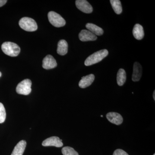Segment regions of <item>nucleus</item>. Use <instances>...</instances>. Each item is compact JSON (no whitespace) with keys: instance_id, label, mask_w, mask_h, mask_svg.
Returning a JSON list of instances; mask_svg holds the SVG:
<instances>
[{"instance_id":"6","label":"nucleus","mask_w":155,"mask_h":155,"mask_svg":"<svg viewBox=\"0 0 155 155\" xmlns=\"http://www.w3.org/2000/svg\"><path fill=\"white\" fill-rule=\"evenodd\" d=\"M75 5L78 9L86 14H91L93 12V8L91 5L86 0H77Z\"/></svg>"},{"instance_id":"18","label":"nucleus","mask_w":155,"mask_h":155,"mask_svg":"<svg viewBox=\"0 0 155 155\" xmlns=\"http://www.w3.org/2000/svg\"><path fill=\"white\" fill-rule=\"evenodd\" d=\"M112 8L117 14L122 13V8L121 2L119 0H111L110 1Z\"/></svg>"},{"instance_id":"24","label":"nucleus","mask_w":155,"mask_h":155,"mask_svg":"<svg viewBox=\"0 0 155 155\" xmlns=\"http://www.w3.org/2000/svg\"><path fill=\"white\" fill-rule=\"evenodd\" d=\"M2 76V73H1V72H0V77Z\"/></svg>"},{"instance_id":"15","label":"nucleus","mask_w":155,"mask_h":155,"mask_svg":"<svg viewBox=\"0 0 155 155\" xmlns=\"http://www.w3.org/2000/svg\"><path fill=\"white\" fill-rule=\"evenodd\" d=\"M68 43L65 40H61L58 42L57 53L59 55L64 56L68 52Z\"/></svg>"},{"instance_id":"23","label":"nucleus","mask_w":155,"mask_h":155,"mask_svg":"<svg viewBox=\"0 0 155 155\" xmlns=\"http://www.w3.org/2000/svg\"><path fill=\"white\" fill-rule=\"evenodd\" d=\"M153 97L154 100H155V91H154L153 94Z\"/></svg>"},{"instance_id":"2","label":"nucleus","mask_w":155,"mask_h":155,"mask_svg":"<svg viewBox=\"0 0 155 155\" xmlns=\"http://www.w3.org/2000/svg\"><path fill=\"white\" fill-rule=\"evenodd\" d=\"M2 49L3 52L10 57H17L20 52L19 46L11 42H5L2 45Z\"/></svg>"},{"instance_id":"3","label":"nucleus","mask_w":155,"mask_h":155,"mask_svg":"<svg viewBox=\"0 0 155 155\" xmlns=\"http://www.w3.org/2000/svg\"><path fill=\"white\" fill-rule=\"evenodd\" d=\"M19 25L23 30L27 31H34L37 30L38 25L36 22L31 18L24 17L19 21Z\"/></svg>"},{"instance_id":"12","label":"nucleus","mask_w":155,"mask_h":155,"mask_svg":"<svg viewBox=\"0 0 155 155\" xmlns=\"http://www.w3.org/2000/svg\"><path fill=\"white\" fill-rule=\"evenodd\" d=\"M95 76L93 74H90L82 77L79 82V87L81 88H85L90 86L94 81Z\"/></svg>"},{"instance_id":"8","label":"nucleus","mask_w":155,"mask_h":155,"mask_svg":"<svg viewBox=\"0 0 155 155\" xmlns=\"http://www.w3.org/2000/svg\"><path fill=\"white\" fill-rule=\"evenodd\" d=\"M79 39L82 41H94L96 40L97 36L90 31L85 29L81 30L78 35Z\"/></svg>"},{"instance_id":"16","label":"nucleus","mask_w":155,"mask_h":155,"mask_svg":"<svg viewBox=\"0 0 155 155\" xmlns=\"http://www.w3.org/2000/svg\"><path fill=\"white\" fill-rule=\"evenodd\" d=\"M86 27L88 31L96 36H101L104 34V30L102 28L93 23H87L86 25Z\"/></svg>"},{"instance_id":"9","label":"nucleus","mask_w":155,"mask_h":155,"mask_svg":"<svg viewBox=\"0 0 155 155\" xmlns=\"http://www.w3.org/2000/svg\"><path fill=\"white\" fill-rule=\"evenodd\" d=\"M108 121L116 125H120L123 121V118L120 114L115 112H110L106 115Z\"/></svg>"},{"instance_id":"11","label":"nucleus","mask_w":155,"mask_h":155,"mask_svg":"<svg viewBox=\"0 0 155 155\" xmlns=\"http://www.w3.org/2000/svg\"><path fill=\"white\" fill-rule=\"evenodd\" d=\"M142 75V67L141 65L135 62L134 64L133 72L132 74V80L134 81H138L140 80Z\"/></svg>"},{"instance_id":"21","label":"nucleus","mask_w":155,"mask_h":155,"mask_svg":"<svg viewBox=\"0 0 155 155\" xmlns=\"http://www.w3.org/2000/svg\"><path fill=\"white\" fill-rule=\"evenodd\" d=\"M113 155H129L126 152L121 149L116 150L114 152Z\"/></svg>"},{"instance_id":"1","label":"nucleus","mask_w":155,"mask_h":155,"mask_svg":"<svg viewBox=\"0 0 155 155\" xmlns=\"http://www.w3.org/2000/svg\"><path fill=\"white\" fill-rule=\"evenodd\" d=\"M109 52L107 50L103 49L94 53L89 56L84 62L86 66H91L99 63L108 55Z\"/></svg>"},{"instance_id":"10","label":"nucleus","mask_w":155,"mask_h":155,"mask_svg":"<svg viewBox=\"0 0 155 155\" xmlns=\"http://www.w3.org/2000/svg\"><path fill=\"white\" fill-rule=\"evenodd\" d=\"M57 66V63L55 59L52 56L48 55L43 59L42 67L44 69H50L55 68Z\"/></svg>"},{"instance_id":"19","label":"nucleus","mask_w":155,"mask_h":155,"mask_svg":"<svg viewBox=\"0 0 155 155\" xmlns=\"http://www.w3.org/2000/svg\"><path fill=\"white\" fill-rule=\"evenodd\" d=\"M62 153L64 155H79L73 148L69 147H65L63 148Z\"/></svg>"},{"instance_id":"13","label":"nucleus","mask_w":155,"mask_h":155,"mask_svg":"<svg viewBox=\"0 0 155 155\" xmlns=\"http://www.w3.org/2000/svg\"><path fill=\"white\" fill-rule=\"evenodd\" d=\"M132 32L134 37L138 40L142 39L144 37V33L143 27L140 24H135L134 27Z\"/></svg>"},{"instance_id":"7","label":"nucleus","mask_w":155,"mask_h":155,"mask_svg":"<svg viewBox=\"0 0 155 155\" xmlns=\"http://www.w3.org/2000/svg\"><path fill=\"white\" fill-rule=\"evenodd\" d=\"M44 147L54 146L57 147H61L63 146L62 140L58 137L54 136L46 139L42 143Z\"/></svg>"},{"instance_id":"4","label":"nucleus","mask_w":155,"mask_h":155,"mask_svg":"<svg viewBox=\"0 0 155 155\" xmlns=\"http://www.w3.org/2000/svg\"><path fill=\"white\" fill-rule=\"evenodd\" d=\"M50 23L56 27H61L66 25V21L60 14L54 11H50L48 14Z\"/></svg>"},{"instance_id":"22","label":"nucleus","mask_w":155,"mask_h":155,"mask_svg":"<svg viewBox=\"0 0 155 155\" xmlns=\"http://www.w3.org/2000/svg\"><path fill=\"white\" fill-rule=\"evenodd\" d=\"M6 0H0V7H2L7 3Z\"/></svg>"},{"instance_id":"26","label":"nucleus","mask_w":155,"mask_h":155,"mask_svg":"<svg viewBox=\"0 0 155 155\" xmlns=\"http://www.w3.org/2000/svg\"><path fill=\"white\" fill-rule=\"evenodd\" d=\"M153 155H155V154H154Z\"/></svg>"},{"instance_id":"17","label":"nucleus","mask_w":155,"mask_h":155,"mask_svg":"<svg viewBox=\"0 0 155 155\" xmlns=\"http://www.w3.org/2000/svg\"><path fill=\"white\" fill-rule=\"evenodd\" d=\"M126 80V74L123 69H119L117 75V82L118 85L122 86L125 84Z\"/></svg>"},{"instance_id":"25","label":"nucleus","mask_w":155,"mask_h":155,"mask_svg":"<svg viewBox=\"0 0 155 155\" xmlns=\"http://www.w3.org/2000/svg\"><path fill=\"white\" fill-rule=\"evenodd\" d=\"M101 117H103V115H101Z\"/></svg>"},{"instance_id":"5","label":"nucleus","mask_w":155,"mask_h":155,"mask_svg":"<svg viewBox=\"0 0 155 155\" xmlns=\"http://www.w3.org/2000/svg\"><path fill=\"white\" fill-rule=\"evenodd\" d=\"M31 81L29 79H25L18 84L16 91L18 94L27 95L31 92Z\"/></svg>"},{"instance_id":"20","label":"nucleus","mask_w":155,"mask_h":155,"mask_svg":"<svg viewBox=\"0 0 155 155\" xmlns=\"http://www.w3.org/2000/svg\"><path fill=\"white\" fill-rule=\"evenodd\" d=\"M6 117L5 109L3 104L0 103V123H2L5 122Z\"/></svg>"},{"instance_id":"14","label":"nucleus","mask_w":155,"mask_h":155,"mask_svg":"<svg viewBox=\"0 0 155 155\" xmlns=\"http://www.w3.org/2000/svg\"><path fill=\"white\" fill-rule=\"evenodd\" d=\"M26 145V142L25 140H22L19 141L14 147L11 155H22Z\"/></svg>"}]
</instances>
